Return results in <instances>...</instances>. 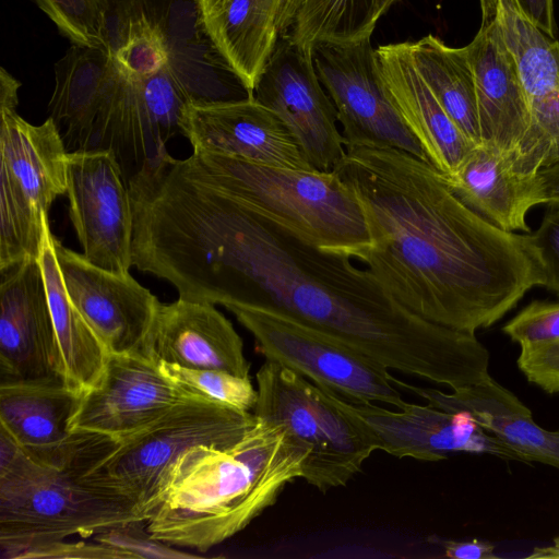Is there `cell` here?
I'll return each instance as SVG.
<instances>
[{
	"mask_svg": "<svg viewBox=\"0 0 559 559\" xmlns=\"http://www.w3.org/2000/svg\"><path fill=\"white\" fill-rule=\"evenodd\" d=\"M352 259L299 239L189 176L163 200L147 243L150 272L181 299L285 314L389 370L451 390L483 378L489 350L475 334L415 316Z\"/></svg>",
	"mask_w": 559,
	"mask_h": 559,
	"instance_id": "cell-1",
	"label": "cell"
},
{
	"mask_svg": "<svg viewBox=\"0 0 559 559\" xmlns=\"http://www.w3.org/2000/svg\"><path fill=\"white\" fill-rule=\"evenodd\" d=\"M333 171L365 215L371 247L361 262L415 316L475 334L543 285L525 234L502 230L468 209L429 162L352 144Z\"/></svg>",
	"mask_w": 559,
	"mask_h": 559,
	"instance_id": "cell-2",
	"label": "cell"
},
{
	"mask_svg": "<svg viewBox=\"0 0 559 559\" xmlns=\"http://www.w3.org/2000/svg\"><path fill=\"white\" fill-rule=\"evenodd\" d=\"M307 457L285 429L260 418L230 447H192L164 475L147 532L168 545L207 551L273 506L301 478Z\"/></svg>",
	"mask_w": 559,
	"mask_h": 559,
	"instance_id": "cell-3",
	"label": "cell"
},
{
	"mask_svg": "<svg viewBox=\"0 0 559 559\" xmlns=\"http://www.w3.org/2000/svg\"><path fill=\"white\" fill-rule=\"evenodd\" d=\"M118 439L88 432L60 465L31 456L0 428V550L88 538L131 522H146L140 501L98 467Z\"/></svg>",
	"mask_w": 559,
	"mask_h": 559,
	"instance_id": "cell-4",
	"label": "cell"
},
{
	"mask_svg": "<svg viewBox=\"0 0 559 559\" xmlns=\"http://www.w3.org/2000/svg\"><path fill=\"white\" fill-rule=\"evenodd\" d=\"M194 177L328 252L361 261L371 247L358 200L335 171L297 170L242 158L192 153Z\"/></svg>",
	"mask_w": 559,
	"mask_h": 559,
	"instance_id": "cell-5",
	"label": "cell"
},
{
	"mask_svg": "<svg viewBox=\"0 0 559 559\" xmlns=\"http://www.w3.org/2000/svg\"><path fill=\"white\" fill-rule=\"evenodd\" d=\"M21 82L0 68V271L40 254L53 201L67 192V148L48 117L17 112Z\"/></svg>",
	"mask_w": 559,
	"mask_h": 559,
	"instance_id": "cell-6",
	"label": "cell"
},
{
	"mask_svg": "<svg viewBox=\"0 0 559 559\" xmlns=\"http://www.w3.org/2000/svg\"><path fill=\"white\" fill-rule=\"evenodd\" d=\"M255 378L253 414L281 426L307 450L301 478L319 491L345 486L377 451L367 430L338 406L330 391L266 359Z\"/></svg>",
	"mask_w": 559,
	"mask_h": 559,
	"instance_id": "cell-7",
	"label": "cell"
},
{
	"mask_svg": "<svg viewBox=\"0 0 559 559\" xmlns=\"http://www.w3.org/2000/svg\"><path fill=\"white\" fill-rule=\"evenodd\" d=\"M226 309L252 334L266 360L349 401L380 402L396 409L405 405L390 370L359 350L272 310L247 306Z\"/></svg>",
	"mask_w": 559,
	"mask_h": 559,
	"instance_id": "cell-8",
	"label": "cell"
},
{
	"mask_svg": "<svg viewBox=\"0 0 559 559\" xmlns=\"http://www.w3.org/2000/svg\"><path fill=\"white\" fill-rule=\"evenodd\" d=\"M257 421L253 412H239L204 399L188 400L119 439L98 468L136 497L147 520L164 475L182 453L200 444L230 447Z\"/></svg>",
	"mask_w": 559,
	"mask_h": 559,
	"instance_id": "cell-9",
	"label": "cell"
},
{
	"mask_svg": "<svg viewBox=\"0 0 559 559\" xmlns=\"http://www.w3.org/2000/svg\"><path fill=\"white\" fill-rule=\"evenodd\" d=\"M190 104L189 95L167 67L142 79L124 76L117 70L85 151L112 152L128 180L168 153L167 142L182 135Z\"/></svg>",
	"mask_w": 559,
	"mask_h": 559,
	"instance_id": "cell-10",
	"label": "cell"
},
{
	"mask_svg": "<svg viewBox=\"0 0 559 559\" xmlns=\"http://www.w3.org/2000/svg\"><path fill=\"white\" fill-rule=\"evenodd\" d=\"M312 58L335 106L345 145L390 146L427 160L419 141L385 92L371 38L348 45H318Z\"/></svg>",
	"mask_w": 559,
	"mask_h": 559,
	"instance_id": "cell-11",
	"label": "cell"
},
{
	"mask_svg": "<svg viewBox=\"0 0 559 559\" xmlns=\"http://www.w3.org/2000/svg\"><path fill=\"white\" fill-rule=\"evenodd\" d=\"M66 193L82 254L96 266L128 273L133 266L134 216L116 155L107 150L68 152Z\"/></svg>",
	"mask_w": 559,
	"mask_h": 559,
	"instance_id": "cell-12",
	"label": "cell"
},
{
	"mask_svg": "<svg viewBox=\"0 0 559 559\" xmlns=\"http://www.w3.org/2000/svg\"><path fill=\"white\" fill-rule=\"evenodd\" d=\"M253 97L283 121L314 169L333 171L345 154V141L336 126L335 106L318 78L312 52L280 36Z\"/></svg>",
	"mask_w": 559,
	"mask_h": 559,
	"instance_id": "cell-13",
	"label": "cell"
},
{
	"mask_svg": "<svg viewBox=\"0 0 559 559\" xmlns=\"http://www.w3.org/2000/svg\"><path fill=\"white\" fill-rule=\"evenodd\" d=\"M330 392L338 406L367 430L377 451L397 459L438 462L452 453L464 452L523 462L516 452L484 430L466 413L408 402L401 409L392 411Z\"/></svg>",
	"mask_w": 559,
	"mask_h": 559,
	"instance_id": "cell-14",
	"label": "cell"
},
{
	"mask_svg": "<svg viewBox=\"0 0 559 559\" xmlns=\"http://www.w3.org/2000/svg\"><path fill=\"white\" fill-rule=\"evenodd\" d=\"M53 245L68 295L108 354L146 356V338L162 304L158 298L129 272L96 266L55 236Z\"/></svg>",
	"mask_w": 559,
	"mask_h": 559,
	"instance_id": "cell-15",
	"label": "cell"
},
{
	"mask_svg": "<svg viewBox=\"0 0 559 559\" xmlns=\"http://www.w3.org/2000/svg\"><path fill=\"white\" fill-rule=\"evenodd\" d=\"M0 273V382H64L39 260Z\"/></svg>",
	"mask_w": 559,
	"mask_h": 559,
	"instance_id": "cell-16",
	"label": "cell"
},
{
	"mask_svg": "<svg viewBox=\"0 0 559 559\" xmlns=\"http://www.w3.org/2000/svg\"><path fill=\"white\" fill-rule=\"evenodd\" d=\"M192 399L201 397L166 377L154 359L139 354H109L97 384L82 394L71 430L119 440Z\"/></svg>",
	"mask_w": 559,
	"mask_h": 559,
	"instance_id": "cell-17",
	"label": "cell"
},
{
	"mask_svg": "<svg viewBox=\"0 0 559 559\" xmlns=\"http://www.w3.org/2000/svg\"><path fill=\"white\" fill-rule=\"evenodd\" d=\"M182 135L190 141L193 153L219 154L263 165L314 170L283 121L254 97L190 104L182 121Z\"/></svg>",
	"mask_w": 559,
	"mask_h": 559,
	"instance_id": "cell-18",
	"label": "cell"
},
{
	"mask_svg": "<svg viewBox=\"0 0 559 559\" xmlns=\"http://www.w3.org/2000/svg\"><path fill=\"white\" fill-rule=\"evenodd\" d=\"M481 22L465 46L474 73L480 144L512 158L530 127L528 99L498 20V0H480Z\"/></svg>",
	"mask_w": 559,
	"mask_h": 559,
	"instance_id": "cell-19",
	"label": "cell"
},
{
	"mask_svg": "<svg viewBox=\"0 0 559 559\" xmlns=\"http://www.w3.org/2000/svg\"><path fill=\"white\" fill-rule=\"evenodd\" d=\"M142 3L164 40L166 67L192 104L253 97L213 44L202 22L198 0H142Z\"/></svg>",
	"mask_w": 559,
	"mask_h": 559,
	"instance_id": "cell-20",
	"label": "cell"
},
{
	"mask_svg": "<svg viewBox=\"0 0 559 559\" xmlns=\"http://www.w3.org/2000/svg\"><path fill=\"white\" fill-rule=\"evenodd\" d=\"M145 355L157 362L250 377L242 338L209 302L178 298L160 304L146 338Z\"/></svg>",
	"mask_w": 559,
	"mask_h": 559,
	"instance_id": "cell-21",
	"label": "cell"
},
{
	"mask_svg": "<svg viewBox=\"0 0 559 559\" xmlns=\"http://www.w3.org/2000/svg\"><path fill=\"white\" fill-rule=\"evenodd\" d=\"M392 380L433 407L468 414L484 430L516 452L525 464L535 462L559 468V429L548 430L537 425L531 409L491 377L450 393L408 384L395 377Z\"/></svg>",
	"mask_w": 559,
	"mask_h": 559,
	"instance_id": "cell-22",
	"label": "cell"
},
{
	"mask_svg": "<svg viewBox=\"0 0 559 559\" xmlns=\"http://www.w3.org/2000/svg\"><path fill=\"white\" fill-rule=\"evenodd\" d=\"M81 396L63 381L0 382V428L34 459L60 465L85 436L71 430Z\"/></svg>",
	"mask_w": 559,
	"mask_h": 559,
	"instance_id": "cell-23",
	"label": "cell"
},
{
	"mask_svg": "<svg viewBox=\"0 0 559 559\" xmlns=\"http://www.w3.org/2000/svg\"><path fill=\"white\" fill-rule=\"evenodd\" d=\"M379 73L391 102L419 141L427 160L453 174L474 144L438 103L416 71L406 41L376 48Z\"/></svg>",
	"mask_w": 559,
	"mask_h": 559,
	"instance_id": "cell-24",
	"label": "cell"
},
{
	"mask_svg": "<svg viewBox=\"0 0 559 559\" xmlns=\"http://www.w3.org/2000/svg\"><path fill=\"white\" fill-rule=\"evenodd\" d=\"M444 178L468 209L506 231L530 233L526 215L543 204L537 174L518 173L509 155L484 144L475 145Z\"/></svg>",
	"mask_w": 559,
	"mask_h": 559,
	"instance_id": "cell-25",
	"label": "cell"
},
{
	"mask_svg": "<svg viewBox=\"0 0 559 559\" xmlns=\"http://www.w3.org/2000/svg\"><path fill=\"white\" fill-rule=\"evenodd\" d=\"M53 70L49 117L67 152L85 151L97 114L116 76V66L104 47L72 44Z\"/></svg>",
	"mask_w": 559,
	"mask_h": 559,
	"instance_id": "cell-26",
	"label": "cell"
},
{
	"mask_svg": "<svg viewBox=\"0 0 559 559\" xmlns=\"http://www.w3.org/2000/svg\"><path fill=\"white\" fill-rule=\"evenodd\" d=\"M278 2L198 0L213 44L252 93L281 36L276 26Z\"/></svg>",
	"mask_w": 559,
	"mask_h": 559,
	"instance_id": "cell-27",
	"label": "cell"
},
{
	"mask_svg": "<svg viewBox=\"0 0 559 559\" xmlns=\"http://www.w3.org/2000/svg\"><path fill=\"white\" fill-rule=\"evenodd\" d=\"M38 260L57 334L63 380L70 389L83 394L99 381L109 354L68 295L49 222L45 225Z\"/></svg>",
	"mask_w": 559,
	"mask_h": 559,
	"instance_id": "cell-28",
	"label": "cell"
},
{
	"mask_svg": "<svg viewBox=\"0 0 559 559\" xmlns=\"http://www.w3.org/2000/svg\"><path fill=\"white\" fill-rule=\"evenodd\" d=\"M406 46L441 107L474 144H480L476 86L466 47H450L432 34L406 41Z\"/></svg>",
	"mask_w": 559,
	"mask_h": 559,
	"instance_id": "cell-29",
	"label": "cell"
},
{
	"mask_svg": "<svg viewBox=\"0 0 559 559\" xmlns=\"http://www.w3.org/2000/svg\"><path fill=\"white\" fill-rule=\"evenodd\" d=\"M498 20L527 99L559 92V41L536 26L515 0H498Z\"/></svg>",
	"mask_w": 559,
	"mask_h": 559,
	"instance_id": "cell-30",
	"label": "cell"
},
{
	"mask_svg": "<svg viewBox=\"0 0 559 559\" xmlns=\"http://www.w3.org/2000/svg\"><path fill=\"white\" fill-rule=\"evenodd\" d=\"M377 22L374 0H302L284 35L312 52L322 44L348 45L371 38Z\"/></svg>",
	"mask_w": 559,
	"mask_h": 559,
	"instance_id": "cell-31",
	"label": "cell"
},
{
	"mask_svg": "<svg viewBox=\"0 0 559 559\" xmlns=\"http://www.w3.org/2000/svg\"><path fill=\"white\" fill-rule=\"evenodd\" d=\"M160 371L191 395L215 402L239 412H253L258 390L250 377L215 369H189L164 361Z\"/></svg>",
	"mask_w": 559,
	"mask_h": 559,
	"instance_id": "cell-32",
	"label": "cell"
},
{
	"mask_svg": "<svg viewBox=\"0 0 559 559\" xmlns=\"http://www.w3.org/2000/svg\"><path fill=\"white\" fill-rule=\"evenodd\" d=\"M117 70L124 76H150L167 63L162 35L146 14L142 0H135V13L123 46L111 57Z\"/></svg>",
	"mask_w": 559,
	"mask_h": 559,
	"instance_id": "cell-33",
	"label": "cell"
},
{
	"mask_svg": "<svg viewBox=\"0 0 559 559\" xmlns=\"http://www.w3.org/2000/svg\"><path fill=\"white\" fill-rule=\"evenodd\" d=\"M71 44L103 47L108 0H31Z\"/></svg>",
	"mask_w": 559,
	"mask_h": 559,
	"instance_id": "cell-34",
	"label": "cell"
},
{
	"mask_svg": "<svg viewBox=\"0 0 559 559\" xmlns=\"http://www.w3.org/2000/svg\"><path fill=\"white\" fill-rule=\"evenodd\" d=\"M502 331L521 346L559 338V301L534 300L503 325Z\"/></svg>",
	"mask_w": 559,
	"mask_h": 559,
	"instance_id": "cell-35",
	"label": "cell"
},
{
	"mask_svg": "<svg viewBox=\"0 0 559 559\" xmlns=\"http://www.w3.org/2000/svg\"><path fill=\"white\" fill-rule=\"evenodd\" d=\"M146 522L108 528L95 535V540L126 552L130 559L136 558H197V556L176 550L170 545L151 537Z\"/></svg>",
	"mask_w": 559,
	"mask_h": 559,
	"instance_id": "cell-36",
	"label": "cell"
},
{
	"mask_svg": "<svg viewBox=\"0 0 559 559\" xmlns=\"http://www.w3.org/2000/svg\"><path fill=\"white\" fill-rule=\"evenodd\" d=\"M525 239L539 264L542 286L559 295V209L548 206L539 227Z\"/></svg>",
	"mask_w": 559,
	"mask_h": 559,
	"instance_id": "cell-37",
	"label": "cell"
},
{
	"mask_svg": "<svg viewBox=\"0 0 559 559\" xmlns=\"http://www.w3.org/2000/svg\"><path fill=\"white\" fill-rule=\"evenodd\" d=\"M2 559H34V558H84V559H130L129 556L114 547L99 542H68L67 539L50 540L26 545L7 551Z\"/></svg>",
	"mask_w": 559,
	"mask_h": 559,
	"instance_id": "cell-38",
	"label": "cell"
},
{
	"mask_svg": "<svg viewBox=\"0 0 559 559\" xmlns=\"http://www.w3.org/2000/svg\"><path fill=\"white\" fill-rule=\"evenodd\" d=\"M516 364L528 382L549 394L559 392V338L521 346Z\"/></svg>",
	"mask_w": 559,
	"mask_h": 559,
	"instance_id": "cell-39",
	"label": "cell"
},
{
	"mask_svg": "<svg viewBox=\"0 0 559 559\" xmlns=\"http://www.w3.org/2000/svg\"><path fill=\"white\" fill-rule=\"evenodd\" d=\"M444 555L453 559H493L495 547L489 542L481 539L453 540L441 543Z\"/></svg>",
	"mask_w": 559,
	"mask_h": 559,
	"instance_id": "cell-40",
	"label": "cell"
},
{
	"mask_svg": "<svg viewBox=\"0 0 559 559\" xmlns=\"http://www.w3.org/2000/svg\"><path fill=\"white\" fill-rule=\"evenodd\" d=\"M522 12L544 33L555 37L554 0H515Z\"/></svg>",
	"mask_w": 559,
	"mask_h": 559,
	"instance_id": "cell-41",
	"label": "cell"
},
{
	"mask_svg": "<svg viewBox=\"0 0 559 559\" xmlns=\"http://www.w3.org/2000/svg\"><path fill=\"white\" fill-rule=\"evenodd\" d=\"M537 181L543 204H559V163L540 169Z\"/></svg>",
	"mask_w": 559,
	"mask_h": 559,
	"instance_id": "cell-42",
	"label": "cell"
},
{
	"mask_svg": "<svg viewBox=\"0 0 559 559\" xmlns=\"http://www.w3.org/2000/svg\"><path fill=\"white\" fill-rule=\"evenodd\" d=\"M302 0H280L276 14V26L280 35L286 34L292 27Z\"/></svg>",
	"mask_w": 559,
	"mask_h": 559,
	"instance_id": "cell-43",
	"label": "cell"
},
{
	"mask_svg": "<svg viewBox=\"0 0 559 559\" xmlns=\"http://www.w3.org/2000/svg\"><path fill=\"white\" fill-rule=\"evenodd\" d=\"M395 1L396 0H374L376 17L379 20L383 14L388 12V10Z\"/></svg>",
	"mask_w": 559,
	"mask_h": 559,
	"instance_id": "cell-44",
	"label": "cell"
},
{
	"mask_svg": "<svg viewBox=\"0 0 559 559\" xmlns=\"http://www.w3.org/2000/svg\"><path fill=\"white\" fill-rule=\"evenodd\" d=\"M552 545L559 547V535L554 538Z\"/></svg>",
	"mask_w": 559,
	"mask_h": 559,
	"instance_id": "cell-45",
	"label": "cell"
},
{
	"mask_svg": "<svg viewBox=\"0 0 559 559\" xmlns=\"http://www.w3.org/2000/svg\"><path fill=\"white\" fill-rule=\"evenodd\" d=\"M548 206H552V207H557V209H559V204H556V205H548Z\"/></svg>",
	"mask_w": 559,
	"mask_h": 559,
	"instance_id": "cell-46",
	"label": "cell"
}]
</instances>
